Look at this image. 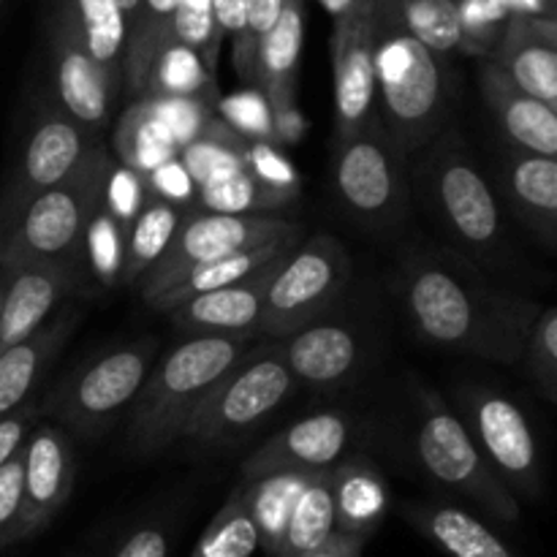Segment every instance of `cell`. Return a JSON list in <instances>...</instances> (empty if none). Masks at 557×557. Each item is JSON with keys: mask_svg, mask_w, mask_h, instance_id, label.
I'll return each instance as SVG.
<instances>
[{"mask_svg": "<svg viewBox=\"0 0 557 557\" xmlns=\"http://www.w3.org/2000/svg\"><path fill=\"white\" fill-rule=\"evenodd\" d=\"M169 33L180 44L194 49L205 63L207 74L215 79L223 38L215 27V16H212V0H180Z\"/></svg>", "mask_w": 557, "mask_h": 557, "instance_id": "obj_41", "label": "cell"}, {"mask_svg": "<svg viewBox=\"0 0 557 557\" xmlns=\"http://www.w3.org/2000/svg\"><path fill=\"white\" fill-rule=\"evenodd\" d=\"M283 0H245V14H248V33L253 44L259 47V38L275 25L281 16Z\"/></svg>", "mask_w": 557, "mask_h": 557, "instance_id": "obj_51", "label": "cell"}, {"mask_svg": "<svg viewBox=\"0 0 557 557\" xmlns=\"http://www.w3.org/2000/svg\"><path fill=\"white\" fill-rule=\"evenodd\" d=\"M359 0H319L321 9L326 11V14L332 16V22H341L346 20L348 14H351L354 9H357Z\"/></svg>", "mask_w": 557, "mask_h": 557, "instance_id": "obj_54", "label": "cell"}, {"mask_svg": "<svg viewBox=\"0 0 557 557\" xmlns=\"http://www.w3.org/2000/svg\"><path fill=\"white\" fill-rule=\"evenodd\" d=\"M256 549H259V533L245 509L243 495L234 490L205 528L190 557H250Z\"/></svg>", "mask_w": 557, "mask_h": 557, "instance_id": "obj_39", "label": "cell"}, {"mask_svg": "<svg viewBox=\"0 0 557 557\" xmlns=\"http://www.w3.org/2000/svg\"><path fill=\"white\" fill-rule=\"evenodd\" d=\"M417 188L441 226L484 261H495L506 245L504 207L473 161L457 125H446L417 161Z\"/></svg>", "mask_w": 557, "mask_h": 557, "instance_id": "obj_4", "label": "cell"}, {"mask_svg": "<svg viewBox=\"0 0 557 557\" xmlns=\"http://www.w3.org/2000/svg\"><path fill=\"white\" fill-rule=\"evenodd\" d=\"M297 389L283 359L281 341L250 346L232 370L210 389L194 417L185 422L180 438L201 446H221L250 433Z\"/></svg>", "mask_w": 557, "mask_h": 557, "instance_id": "obj_6", "label": "cell"}, {"mask_svg": "<svg viewBox=\"0 0 557 557\" xmlns=\"http://www.w3.org/2000/svg\"><path fill=\"white\" fill-rule=\"evenodd\" d=\"M462 424L495 476L517 500L542 495V460L525 411L495 389H462Z\"/></svg>", "mask_w": 557, "mask_h": 557, "instance_id": "obj_13", "label": "cell"}, {"mask_svg": "<svg viewBox=\"0 0 557 557\" xmlns=\"http://www.w3.org/2000/svg\"><path fill=\"white\" fill-rule=\"evenodd\" d=\"M498 199L511 207L517 218L555 248L557 237V158L506 147L498 163Z\"/></svg>", "mask_w": 557, "mask_h": 557, "instance_id": "obj_21", "label": "cell"}, {"mask_svg": "<svg viewBox=\"0 0 557 557\" xmlns=\"http://www.w3.org/2000/svg\"><path fill=\"white\" fill-rule=\"evenodd\" d=\"M364 549V539H354V536H343V533H335L324 547H319L315 553L305 555V557H362Z\"/></svg>", "mask_w": 557, "mask_h": 557, "instance_id": "obj_52", "label": "cell"}, {"mask_svg": "<svg viewBox=\"0 0 557 557\" xmlns=\"http://www.w3.org/2000/svg\"><path fill=\"white\" fill-rule=\"evenodd\" d=\"M457 5L466 33V52H484L493 47L511 16L504 0H457Z\"/></svg>", "mask_w": 557, "mask_h": 557, "instance_id": "obj_43", "label": "cell"}, {"mask_svg": "<svg viewBox=\"0 0 557 557\" xmlns=\"http://www.w3.org/2000/svg\"><path fill=\"white\" fill-rule=\"evenodd\" d=\"M288 259V256H286ZM286 259H277L267 264L264 270L253 272L245 281L234 286L215 288V292L199 294L188 299L180 308L169 310V319L180 332H188V337L196 335H228V337H250L259 335L261 308H264L267 288L275 277L277 267Z\"/></svg>", "mask_w": 557, "mask_h": 557, "instance_id": "obj_18", "label": "cell"}, {"mask_svg": "<svg viewBox=\"0 0 557 557\" xmlns=\"http://www.w3.org/2000/svg\"><path fill=\"white\" fill-rule=\"evenodd\" d=\"M528 375L536 384V392L547 403H557V308L547 305L533 324L525 346Z\"/></svg>", "mask_w": 557, "mask_h": 557, "instance_id": "obj_42", "label": "cell"}, {"mask_svg": "<svg viewBox=\"0 0 557 557\" xmlns=\"http://www.w3.org/2000/svg\"><path fill=\"white\" fill-rule=\"evenodd\" d=\"M147 199H150V188H147L145 174L134 172L128 166H112L107 185H103V207L123 226H131L136 212L147 205Z\"/></svg>", "mask_w": 557, "mask_h": 557, "instance_id": "obj_44", "label": "cell"}, {"mask_svg": "<svg viewBox=\"0 0 557 557\" xmlns=\"http://www.w3.org/2000/svg\"><path fill=\"white\" fill-rule=\"evenodd\" d=\"M397 288L413 330L424 341L495 364L522 362L542 313L533 299L468 277L462 267L430 250L403 261Z\"/></svg>", "mask_w": 557, "mask_h": 557, "instance_id": "obj_1", "label": "cell"}, {"mask_svg": "<svg viewBox=\"0 0 557 557\" xmlns=\"http://www.w3.org/2000/svg\"><path fill=\"white\" fill-rule=\"evenodd\" d=\"M112 557H169V536L161 525H141L120 542Z\"/></svg>", "mask_w": 557, "mask_h": 557, "instance_id": "obj_50", "label": "cell"}, {"mask_svg": "<svg viewBox=\"0 0 557 557\" xmlns=\"http://www.w3.org/2000/svg\"><path fill=\"white\" fill-rule=\"evenodd\" d=\"M419 428L417 455L424 471L435 482L446 484L462 498L473 500L479 509L493 515L498 522L520 520V500L495 476L493 468L473 444L471 433L462 424L460 413L451 411L433 389H417Z\"/></svg>", "mask_w": 557, "mask_h": 557, "instance_id": "obj_7", "label": "cell"}, {"mask_svg": "<svg viewBox=\"0 0 557 557\" xmlns=\"http://www.w3.org/2000/svg\"><path fill=\"white\" fill-rule=\"evenodd\" d=\"M299 234L302 226L281 215H221V212L188 207L169 248L145 275L141 297L147 302L158 288L166 286L188 267L223 259L239 250L283 243V239H299Z\"/></svg>", "mask_w": 557, "mask_h": 557, "instance_id": "obj_11", "label": "cell"}, {"mask_svg": "<svg viewBox=\"0 0 557 557\" xmlns=\"http://www.w3.org/2000/svg\"><path fill=\"white\" fill-rule=\"evenodd\" d=\"M185 212L180 207L169 205V201L150 196L147 205L136 212V218L128 226V237H125V259L123 270H120V283H136L145 277L147 272L156 267L163 250L174 239L180 221Z\"/></svg>", "mask_w": 557, "mask_h": 557, "instance_id": "obj_32", "label": "cell"}, {"mask_svg": "<svg viewBox=\"0 0 557 557\" xmlns=\"http://www.w3.org/2000/svg\"><path fill=\"white\" fill-rule=\"evenodd\" d=\"M490 63L522 92L557 109V33L555 20L511 14Z\"/></svg>", "mask_w": 557, "mask_h": 557, "instance_id": "obj_20", "label": "cell"}, {"mask_svg": "<svg viewBox=\"0 0 557 557\" xmlns=\"http://www.w3.org/2000/svg\"><path fill=\"white\" fill-rule=\"evenodd\" d=\"M348 441H351V419L346 413H310L267 438L243 462L239 473L243 482H253L275 473L326 471L343 460Z\"/></svg>", "mask_w": 557, "mask_h": 557, "instance_id": "obj_17", "label": "cell"}, {"mask_svg": "<svg viewBox=\"0 0 557 557\" xmlns=\"http://www.w3.org/2000/svg\"><path fill=\"white\" fill-rule=\"evenodd\" d=\"M332 180L337 196L354 218L370 226L403 221L408 207V180L403 156L381 134V125L335 139Z\"/></svg>", "mask_w": 557, "mask_h": 557, "instance_id": "obj_12", "label": "cell"}, {"mask_svg": "<svg viewBox=\"0 0 557 557\" xmlns=\"http://www.w3.org/2000/svg\"><path fill=\"white\" fill-rule=\"evenodd\" d=\"M103 150L101 136L82 128L58 103L44 107L0 190V226L30 199L79 177Z\"/></svg>", "mask_w": 557, "mask_h": 557, "instance_id": "obj_10", "label": "cell"}, {"mask_svg": "<svg viewBox=\"0 0 557 557\" xmlns=\"http://www.w3.org/2000/svg\"><path fill=\"white\" fill-rule=\"evenodd\" d=\"M292 199H297V196L270 188L243 166L228 177L201 185L196 190L194 207L207 212H221V215H275V210H281Z\"/></svg>", "mask_w": 557, "mask_h": 557, "instance_id": "obj_35", "label": "cell"}, {"mask_svg": "<svg viewBox=\"0 0 557 557\" xmlns=\"http://www.w3.org/2000/svg\"><path fill=\"white\" fill-rule=\"evenodd\" d=\"M114 161L103 150L79 177L27 201L9 223L0 226V270L27 264H54L79 272L87 281L82 245L96 207L103 201V185Z\"/></svg>", "mask_w": 557, "mask_h": 557, "instance_id": "obj_5", "label": "cell"}, {"mask_svg": "<svg viewBox=\"0 0 557 557\" xmlns=\"http://www.w3.org/2000/svg\"><path fill=\"white\" fill-rule=\"evenodd\" d=\"M243 163L256 180H261L270 188L283 190V194H299V177L288 158L283 156L277 147L267 145V141H256V145H245Z\"/></svg>", "mask_w": 557, "mask_h": 557, "instance_id": "obj_45", "label": "cell"}, {"mask_svg": "<svg viewBox=\"0 0 557 557\" xmlns=\"http://www.w3.org/2000/svg\"><path fill=\"white\" fill-rule=\"evenodd\" d=\"M117 147L120 156H123V166L134 169V172L145 174V177L152 169L161 166L163 161H169V158L180 152L169 131L158 123L156 114L150 112L145 101L134 103L125 112L123 123H120Z\"/></svg>", "mask_w": 557, "mask_h": 557, "instance_id": "obj_38", "label": "cell"}, {"mask_svg": "<svg viewBox=\"0 0 557 557\" xmlns=\"http://www.w3.org/2000/svg\"><path fill=\"white\" fill-rule=\"evenodd\" d=\"M482 92L511 147L557 158V112L553 107L522 92L493 63H484L482 69Z\"/></svg>", "mask_w": 557, "mask_h": 557, "instance_id": "obj_23", "label": "cell"}, {"mask_svg": "<svg viewBox=\"0 0 557 557\" xmlns=\"http://www.w3.org/2000/svg\"><path fill=\"white\" fill-rule=\"evenodd\" d=\"M250 343V337L196 335L174 346L150 370L131 403L128 444L145 457L174 444L201 400L237 364Z\"/></svg>", "mask_w": 557, "mask_h": 557, "instance_id": "obj_3", "label": "cell"}, {"mask_svg": "<svg viewBox=\"0 0 557 557\" xmlns=\"http://www.w3.org/2000/svg\"><path fill=\"white\" fill-rule=\"evenodd\" d=\"M408 522L451 557H517L473 515L449 504H413Z\"/></svg>", "mask_w": 557, "mask_h": 557, "instance_id": "obj_28", "label": "cell"}, {"mask_svg": "<svg viewBox=\"0 0 557 557\" xmlns=\"http://www.w3.org/2000/svg\"><path fill=\"white\" fill-rule=\"evenodd\" d=\"M504 5L509 9V14L555 20V16H553V0H504Z\"/></svg>", "mask_w": 557, "mask_h": 557, "instance_id": "obj_53", "label": "cell"}, {"mask_svg": "<svg viewBox=\"0 0 557 557\" xmlns=\"http://www.w3.org/2000/svg\"><path fill=\"white\" fill-rule=\"evenodd\" d=\"M297 243L299 239H283V243H270V245H261V248L239 250V253L223 256V259L188 267L185 272L174 275L166 286L158 288V292L147 299V305L161 310V313H169V310L180 308V305L199 297V294L234 286V283L253 275V272L264 270V267L272 264V261L286 259V256L297 248Z\"/></svg>", "mask_w": 557, "mask_h": 557, "instance_id": "obj_26", "label": "cell"}, {"mask_svg": "<svg viewBox=\"0 0 557 557\" xmlns=\"http://www.w3.org/2000/svg\"><path fill=\"white\" fill-rule=\"evenodd\" d=\"M76 455L69 433L54 424L30 430L22 444L20 542L41 533L74 493Z\"/></svg>", "mask_w": 557, "mask_h": 557, "instance_id": "obj_16", "label": "cell"}, {"mask_svg": "<svg viewBox=\"0 0 557 557\" xmlns=\"http://www.w3.org/2000/svg\"><path fill=\"white\" fill-rule=\"evenodd\" d=\"M49 52H52L58 107L82 128L101 136L112 117L117 92L87 54L82 33L65 0H58L49 16Z\"/></svg>", "mask_w": 557, "mask_h": 557, "instance_id": "obj_15", "label": "cell"}, {"mask_svg": "<svg viewBox=\"0 0 557 557\" xmlns=\"http://www.w3.org/2000/svg\"><path fill=\"white\" fill-rule=\"evenodd\" d=\"M158 354L156 337L112 348L76 370L38 406L71 433L92 435L134 403Z\"/></svg>", "mask_w": 557, "mask_h": 557, "instance_id": "obj_9", "label": "cell"}, {"mask_svg": "<svg viewBox=\"0 0 557 557\" xmlns=\"http://www.w3.org/2000/svg\"><path fill=\"white\" fill-rule=\"evenodd\" d=\"M177 3L180 0H141L139 3L134 25L128 27L123 58V90H128L134 98L145 96L152 58L161 49L163 38L169 36Z\"/></svg>", "mask_w": 557, "mask_h": 557, "instance_id": "obj_34", "label": "cell"}, {"mask_svg": "<svg viewBox=\"0 0 557 557\" xmlns=\"http://www.w3.org/2000/svg\"><path fill=\"white\" fill-rule=\"evenodd\" d=\"M0 5H3V0H0Z\"/></svg>", "mask_w": 557, "mask_h": 557, "instance_id": "obj_57", "label": "cell"}, {"mask_svg": "<svg viewBox=\"0 0 557 557\" xmlns=\"http://www.w3.org/2000/svg\"><path fill=\"white\" fill-rule=\"evenodd\" d=\"M22 449L0 468V549L20 542Z\"/></svg>", "mask_w": 557, "mask_h": 557, "instance_id": "obj_46", "label": "cell"}, {"mask_svg": "<svg viewBox=\"0 0 557 557\" xmlns=\"http://www.w3.org/2000/svg\"><path fill=\"white\" fill-rule=\"evenodd\" d=\"M145 180L147 188H150V196H156V199L169 201V205L180 207V210L183 207H194L196 185L177 156L152 169Z\"/></svg>", "mask_w": 557, "mask_h": 557, "instance_id": "obj_47", "label": "cell"}, {"mask_svg": "<svg viewBox=\"0 0 557 557\" xmlns=\"http://www.w3.org/2000/svg\"><path fill=\"white\" fill-rule=\"evenodd\" d=\"M76 326L74 313H63L58 319L47 321L38 332H33L27 341L16 343L9 351L0 354V417L25 406L27 395L47 373L49 362L60 354L65 341Z\"/></svg>", "mask_w": 557, "mask_h": 557, "instance_id": "obj_27", "label": "cell"}, {"mask_svg": "<svg viewBox=\"0 0 557 557\" xmlns=\"http://www.w3.org/2000/svg\"><path fill=\"white\" fill-rule=\"evenodd\" d=\"M335 531L368 542L389 511L392 493L386 479L368 460L348 457L330 468Z\"/></svg>", "mask_w": 557, "mask_h": 557, "instance_id": "obj_25", "label": "cell"}, {"mask_svg": "<svg viewBox=\"0 0 557 557\" xmlns=\"http://www.w3.org/2000/svg\"><path fill=\"white\" fill-rule=\"evenodd\" d=\"M0 272L5 275L0 299V354L41 330L54 305L85 286L79 272L54 264H27Z\"/></svg>", "mask_w": 557, "mask_h": 557, "instance_id": "obj_19", "label": "cell"}, {"mask_svg": "<svg viewBox=\"0 0 557 557\" xmlns=\"http://www.w3.org/2000/svg\"><path fill=\"white\" fill-rule=\"evenodd\" d=\"M310 476L313 473L302 471L275 473V476L243 482L237 487L239 495H243L245 509H248L250 520H253L256 533H259V547L270 557L277 555L283 533H286L288 517H292L294 504H297L299 493L310 482Z\"/></svg>", "mask_w": 557, "mask_h": 557, "instance_id": "obj_29", "label": "cell"}, {"mask_svg": "<svg viewBox=\"0 0 557 557\" xmlns=\"http://www.w3.org/2000/svg\"><path fill=\"white\" fill-rule=\"evenodd\" d=\"M305 41V0H283L275 25L256 47L253 85L264 96L270 114L292 109L297 101V71Z\"/></svg>", "mask_w": 557, "mask_h": 557, "instance_id": "obj_24", "label": "cell"}, {"mask_svg": "<svg viewBox=\"0 0 557 557\" xmlns=\"http://www.w3.org/2000/svg\"><path fill=\"white\" fill-rule=\"evenodd\" d=\"M348 277L351 259L335 237L315 234L299 243L267 288L259 335L286 341L294 332L315 324L346 292Z\"/></svg>", "mask_w": 557, "mask_h": 557, "instance_id": "obj_8", "label": "cell"}, {"mask_svg": "<svg viewBox=\"0 0 557 557\" xmlns=\"http://www.w3.org/2000/svg\"><path fill=\"white\" fill-rule=\"evenodd\" d=\"M397 16L417 41L438 58L466 52V33L457 0H392Z\"/></svg>", "mask_w": 557, "mask_h": 557, "instance_id": "obj_36", "label": "cell"}, {"mask_svg": "<svg viewBox=\"0 0 557 557\" xmlns=\"http://www.w3.org/2000/svg\"><path fill=\"white\" fill-rule=\"evenodd\" d=\"M125 237H128V226H123L101 201L90 215V221H87L85 245H82L87 277L92 275V281L101 283V286L120 283V270H123L125 259Z\"/></svg>", "mask_w": 557, "mask_h": 557, "instance_id": "obj_40", "label": "cell"}, {"mask_svg": "<svg viewBox=\"0 0 557 557\" xmlns=\"http://www.w3.org/2000/svg\"><path fill=\"white\" fill-rule=\"evenodd\" d=\"M226 114L228 123L237 131H253L261 139H272V114L267 101L261 103L259 98L245 92V96L232 98V101L226 103Z\"/></svg>", "mask_w": 557, "mask_h": 557, "instance_id": "obj_49", "label": "cell"}, {"mask_svg": "<svg viewBox=\"0 0 557 557\" xmlns=\"http://www.w3.org/2000/svg\"><path fill=\"white\" fill-rule=\"evenodd\" d=\"M38 413H41V406L27 400L25 406H20L16 411L0 417V468L22 449V444H25L27 433H30Z\"/></svg>", "mask_w": 557, "mask_h": 557, "instance_id": "obj_48", "label": "cell"}, {"mask_svg": "<svg viewBox=\"0 0 557 557\" xmlns=\"http://www.w3.org/2000/svg\"><path fill=\"white\" fill-rule=\"evenodd\" d=\"M210 96H215V79L207 74L201 58L169 33L152 58L141 98H199V101H207Z\"/></svg>", "mask_w": 557, "mask_h": 557, "instance_id": "obj_33", "label": "cell"}, {"mask_svg": "<svg viewBox=\"0 0 557 557\" xmlns=\"http://www.w3.org/2000/svg\"><path fill=\"white\" fill-rule=\"evenodd\" d=\"M283 359L294 381L313 389L343 384L359 364V337L346 324H315L281 341Z\"/></svg>", "mask_w": 557, "mask_h": 557, "instance_id": "obj_22", "label": "cell"}, {"mask_svg": "<svg viewBox=\"0 0 557 557\" xmlns=\"http://www.w3.org/2000/svg\"><path fill=\"white\" fill-rule=\"evenodd\" d=\"M3 288H5V275L0 272V299H3Z\"/></svg>", "mask_w": 557, "mask_h": 557, "instance_id": "obj_56", "label": "cell"}, {"mask_svg": "<svg viewBox=\"0 0 557 557\" xmlns=\"http://www.w3.org/2000/svg\"><path fill=\"white\" fill-rule=\"evenodd\" d=\"M335 533V504H332L330 468H326L313 473L299 493L275 557H305L324 547Z\"/></svg>", "mask_w": 557, "mask_h": 557, "instance_id": "obj_31", "label": "cell"}, {"mask_svg": "<svg viewBox=\"0 0 557 557\" xmlns=\"http://www.w3.org/2000/svg\"><path fill=\"white\" fill-rule=\"evenodd\" d=\"M243 152L245 145L239 141V136L228 125L210 120L205 131L177 152V158L183 161L185 172L190 174L196 190H199L201 185H210L215 180L239 172L245 166Z\"/></svg>", "mask_w": 557, "mask_h": 557, "instance_id": "obj_37", "label": "cell"}, {"mask_svg": "<svg viewBox=\"0 0 557 557\" xmlns=\"http://www.w3.org/2000/svg\"><path fill=\"white\" fill-rule=\"evenodd\" d=\"M82 33L87 54L101 69L112 90L123 92V58L128 25L114 0H65Z\"/></svg>", "mask_w": 557, "mask_h": 557, "instance_id": "obj_30", "label": "cell"}, {"mask_svg": "<svg viewBox=\"0 0 557 557\" xmlns=\"http://www.w3.org/2000/svg\"><path fill=\"white\" fill-rule=\"evenodd\" d=\"M375 11L379 0H359L332 30V76H335V139L379 123L375 117Z\"/></svg>", "mask_w": 557, "mask_h": 557, "instance_id": "obj_14", "label": "cell"}, {"mask_svg": "<svg viewBox=\"0 0 557 557\" xmlns=\"http://www.w3.org/2000/svg\"><path fill=\"white\" fill-rule=\"evenodd\" d=\"M375 117L403 158L424 150L449 125L441 58L406 30L392 0L375 11Z\"/></svg>", "mask_w": 557, "mask_h": 557, "instance_id": "obj_2", "label": "cell"}, {"mask_svg": "<svg viewBox=\"0 0 557 557\" xmlns=\"http://www.w3.org/2000/svg\"><path fill=\"white\" fill-rule=\"evenodd\" d=\"M114 3H117V9H120V14H123V20H125V25H134V20H136V11H139V3L141 0H114Z\"/></svg>", "mask_w": 557, "mask_h": 557, "instance_id": "obj_55", "label": "cell"}]
</instances>
